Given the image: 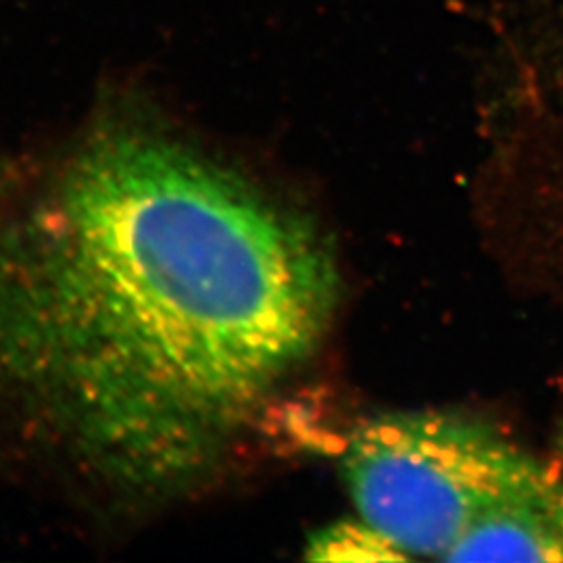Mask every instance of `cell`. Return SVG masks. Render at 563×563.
Segmentation results:
<instances>
[{"mask_svg":"<svg viewBox=\"0 0 563 563\" xmlns=\"http://www.w3.org/2000/svg\"><path fill=\"white\" fill-rule=\"evenodd\" d=\"M342 478L363 522L407 560L483 562L551 465L486 423L444 411L386 413L362 423Z\"/></svg>","mask_w":563,"mask_h":563,"instance_id":"7a4b0ae2","label":"cell"},{"mask_svg":"<svg viewBox=\"0 0 563 563\" xmlns=\"http://www.w3.org/2000/svg\"><path fill=\"white\" fill-rule=\"evenodd\" d=\"M341 302L305 216L125 97L0 157V453L159 501L228 457Z\"/></svg>","mask_w":563,"mask_h":563,"instance_id":"6da1fadb","label":"cell"},{"mask_svg":"<svg viewBox=\"0 0 563 563\" xmlns=\"http://www.w3.org/2000/svg\"><path fill=\"white\" fill-rule=\"evenodd\" d=\"M307 560L313 562H405L407 555L376 528L357 520L332 523L316 532L307 544Z\"/></svg>","mask_w":563,"mask_h":563,"instance_id":"3957f363","label":"cell"}]
</instances>
